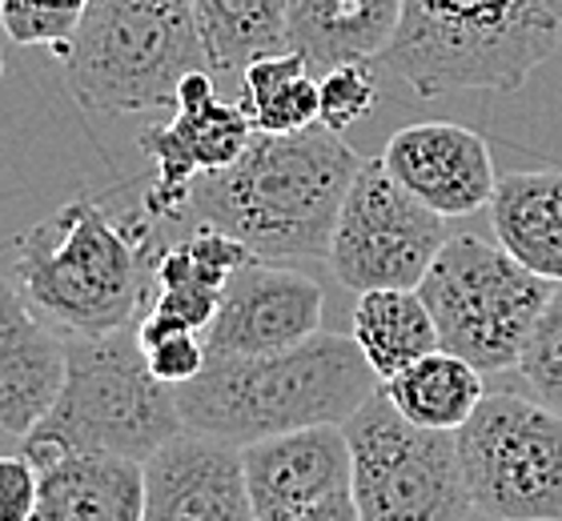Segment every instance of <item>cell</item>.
Returning a JSON list of instances; mask_svg holds the SVG:
<instances>
[{
    "label": "cell",
    "instance_id": "6da1fadb",
    "mask_svg": "<svg viewBox=\"0 0 562 521\" xmlns=\"http://www.w3.org/2000/svg\"><path fill=\"white\" fill-rule=\"evenodd\" d=\"M362 157L341 133H258L222 173H205L189 193L186 217L222 229L254 257H329L338 208Z\"/></svg>",
    "mask_w": 562,
    "mask_h": 521
},
{
    "label": "cell",
    "instance_id": "7a4b0ae2",
    "mask_svg": "<svg viewBox=\"0 0 562 521\" xmlns=\"http://www.w3.org/2000/svg\"><path fill=\"white\" fill-rule=\"evenodd\" d=\"M378 389L382 377L358 341L317 329L278 353L210 361L193 382L177 385V406L186 429L254 445L305 426H346Z\"/></svg>",
    "mask_w": 562,
    "mask_h": 521
},
{
    "label": "cell",
    "instance_id": "3957f363",
    "mask_svg": "<svg viewBox=\"0 0 562 521\" xmlns=\"http://www.w3.org/2000/svg\"><path fill=\"white\" fill-rule=\"evenodd\" d=\"M145 225L113 220L101 201L77 197L24 233L12 281L41 317L69 337L137 325L153 302Z\"/></svg>",
    "mask_w": 562,
    "mask_h": 521
},
{
    "label": "cell",
    "instance_id": "277c9868",
    "mask_svg": "<svg viewBox=\"0 0 562 521\" xmlns=\"http://www.w3.org/2000/svg\"><path fill=\"white\" fill-rule=\"evenodd\" d=\"M562 48V0H402L382 53L411 93H515Z\"/></svg>",
    "mask_w": 562,
    "mask_h": 521
},
{
    "label": "cell",
    "instance_id": "5b68a950",
    "mask_svg": "<svg viewBox=\"0 0 562 521\" xmlns=\"http://www.w3.org/2000/svg\"><path fill=\"white\" fill-rule=\"evenodd\" d=\"M186 429L177 389L153 377L137 341V325L101 337H69V370L57 401L29 433V462L53 453H121L149 462Z\"/></svg>",
    "mask_w": 562,
    "mask_h": 521
},
{
    "label": "cell",
    "instance_id": "8992f818",
    "mask_svg": "<svg viewBox=\"0 0 562 521\" xmlns=\"http://www.w3.org/2000/svg\"><path fill=\"white\" fill-rule=\"evenodd\" d=\"M57 60L69 93L109 116L165 109L189 72L210 69L193 0H89Z\"/></svg>",
    "mask_w": 562,
    "mask_h": 521
},
{
    "label": "cell",
    "instance_id": "52a82bcc",
    "mask_svg": "<svg viewBox=\"0 0 562 521\" xmlns=\"http://www.w3.org/2000/svg\"><path fill=\"white\" fill-rule=\"evenodd\" d=\"M418 293L438 325L442 349L482 373H506L518 370L554 281L530 273L498 241L458 233L434 257Z\"/></svg>",
    "mask_w": 562,
    "mask_h": 521
},
{
    "label": "cell",
    "instance_id": "ba28073f",
    "mask_svg": "<svg viewBox=\"0 0 562 521\" xmlns=\"http://www.w3.org/2000/svg\"><path fill=\"white\" fill-rule=\"evenodd\" d=\"M353 462V501L362 521H467L470 501L458 438L414 426L378 389L346 421Z\"/></svg>",
    "mask_w": 562,
    "mask_h": 521
},
{
    "label": "cell",
    "instance_id": "9c48e42d",
    "mask_svg": "<svg viewBox=\"0 0 562 521\" xmlns=\"http://www.w3.org/2000/svg\"><path fill=\"white\" fill-rule=\"evenodd\" d=\"M454 438L474 510L494 521H562V409L486 394Z\"/></svg>",
    "mask_w": 562,
    "mask_h": 521
},
{
    "label": "cell",
    "instance_id": "30bf717a",
    "mask_svg": "<svg viewBox=\"0 0 562 521\" xmlns=\"http://www.w3.org/2000/svg\"><path fill=\"white\" fill-rule=\"evenodd\" d=\"M446 241L442 213L414 197L386 161L374 157L350 181L326 261L350 293L418 290Z\"/></svg>",
    "mask_w": 562,
    "mask_h": 521
},
{
    "label": "cell",
    "instance_id": "8fae6325",
    "mask_svg": "<svg viewBox=\"0 0 562 521\" xmlns=\"http://www.w3.org/2000/svg\"><path fill=\"white\" fill-rule=\"evenodd\" d=\"M254 125L237 101H222L210 69L189 72L177 84L173 121L140 133V152L153 161L145 189V217L181 220L189 193L205 173H222L246 152Z\"/></svg>",
    "mask_w": 562,
    "mask_h": 521
},
{
    "label": "cell",
    "instance_id": "7c38bea8",
    "mask_svg": "<svg viewBox=\"0 0 562 521\" xmlns=\"http://www.w3.org/2000/svg\"><path fill=\"white\" fill-rule=\"evenodd\" d=\"M322 309L326 293L314 278L270 265L266 257H249L225 281L217 317L205 329V353L210 361H222L302 346L322 329Z\"/></svg>",
    "mask_w": 562,
    "mask_h": 521
},
{
    "label": "cell",
    "instance_id": "4fadbf2b",
    "mask_svg": "<svg viewBox=\"0 0 562 521\" xmlns=\"http://www.w3.org/2000/svg\"><path fill=\"white\" fill-rule=\"evenodd\" d=\"M145 521H261L241 445L181 429L145 462Z\"/></svg>",
    "mask_w": 562,
    "mask_h": 521
},
{
    "label": "cell",
    "instance_id": "5bb4252c",
    "mask_svg": "<svg viewBox=\"0 0 562 521\" xmlns=\"http://www.w3.org/2000/svg\"><path fill=\"white\" fill-rule=\"evenodd\" d=\"M382 161L414 197L442 217H470L491 205L498 173L491 145L454 121H418L386 140Z\"/></svg>",
    "mask_w": 562,
    "mask_h": 521
},
{
    "label": "cell",
    "instance_id": "9a60e30c",
    "mask_svg": "<svg viewBox=\"0 0 562 521\" xmlns=\"http://www.w3.org/2000/svg\"><path fill=\"white\" fill-rule=\"evenodd\" d=\"M69 370V341H60L21 285L0 278V429L24 438L53 409Z\"/></svg>",
    "mask_w": 562,
    "mask_h": 521
},
{
    "label": "cell",
    "instance_id": "2e32d148",
    "mask_svg": "<svg viewBox=\"0 0 562 521\" xmlns=\"http://www.w3.org/2000/svg\"><path fill=\"white\" fill-rule=\"evenodd\" d=\"M258 518L353 489L350 438L341 426H305L241 445Z\"/></svg>",
    "mask_w": 562,
    "mask_h": 521
},
{
    "label": "cell",
    "instance_id": "e0dca14e",
    "mask_svg": "<svg viewBox=\"0 0 562 521\" xmlns=\"http://www.w3.org/2000/svg\"><path fill=\"white\" fill-rule=\"evenodd\" d=\"M33 521H145V462L121 453L41 457Z\"/></svg>",
    "mask_w": 562,
    "mask_h": 521
},
{
    "label": "cell",
    "instance_id": "ac0fdd59",
    "mask_svg": "<svg viewBox=\"0 0 562 521\" xmlns=\"http://www.w3.org/2000/svg\"><path fill=\"white\" fill-rule=\"evenodd\" d=\"M290 48L317 72L350 60H378L402 21V0H285Z\"/></svg>",
    "mask_w": 562,
    "mask_h": 521
},
{
    "label": "cell",
    "instance_id": "d6986e66",
    "mask_svg": "<svg viewBox=\"0 0 562 521\" xmlns=\"http://www.w3.org/2000/svg\"><path fill=\"white\" fill-rule=\"evenodd\" d=\"M486 208L494 241L530 273L562 285V169L498 177Z\"/></svg>",
    "mask_w": 562,
    "mask_h": 521
},
{
    "label": "cell",
    "instance_id": "ffe728a7",
    "mask_svg": "<svg viewBox=\"0 0 562 521\" xmlns=\"http://www.w3.org/2000/svg\"><path fill=\"white\" fill-rule=\"evenodd\" d=\"M350 337L358 341L362 358L370 361V370L382 382L402 373L411 361L442 349L438 325H434L418 290L358 293V302L350 309Z\"/></svg>",
    "mask_w": 562,
    "mask_h": 521
},
{
    "label": "cell",
    "instance_id": "44dd1931",
    "mask_svg": "<svg viewBox=\"0 0 562 521\" xmlns=\"http://www.w3.org/2000/svg\"><path fill=\"white\" fill-rule=\"evenodd\" d=\"M382 389L414 426L446 429V433H458L467 426L470 414L486 397L482 370H474L467 358H458L450 349H434L426 358L411 361L402 373L386 377Z\"/></svg>",
    "mask_w": 562,
    "mask_h": 521
},
{
    "label": "cell",
    "instance_id": "7402d4cb",
    "mask_svg": "<svg viewBox=\"0 0 562 521\" xmlns=\"http://www.w3.org/2000/svg\"><path fill=\"white\" fill-rule=\"evenodd\" d=\"M193 21L213 77H241L254 57L290 48L285 0H193Z\"/></svg>",
    "mask_w": 562,
    "mask_h": 521
},
{
    "label": "cell",
    "instance_id": "603a6c76",
    "mask_svg": "<svg viewBox=\"0 0 562 521\" xmlns=\"http://www.w3.org/2000/svg\"><path fill=\"white\" fill-rule=\"evenodd\" d=\"M237 104L258 133H302L317 125L322 104H317L314 65L293 48L254 57L241 69Z\"/></svg>",
    "mask_w": 562,
    "mask_h": 521
},
{
    "label": "cell",
    "instance_id": "cb8c5ba5",
    "mask_svg": "<svg viewBox=\"0 0 562 521\" xmlns=\"http://www.w3.org/2000/svg\"><path fill=\"white\" fill-rule=\"evenodd\" d=\"M89 0H0V29L12 45L57 53L81 24Z\"/></svg>",
    "mask_w": 562,
    "mask_h": 521
},
{
    "label": "cell",
    "instance_id": "d4e9b609",
    "mask_svg": "<svg viewBox=\"0 0 562 521\" xmlns=\"http://www.w3.org/2000/svg\"><path fill=\"white\" fill-rule=\"evenodd\" d=\"M518 373L527 377L539 401L562 409V285H554L551 302L535 321V333L518 358Z\"/></svg>",
    "mask_w": 562,
    "mask_h": 521
},
{
    "label": "cell",
    "instance_id": "484cf974",
    "mask_svg": "<svg viewBox=\"0 0 562 521\" xmlns=\"http://www.w3.org/2000/svg\"><path fill=\"white\" fill-rule=\"evenodd\" d=\"M317 125L334 128V133H346L353 121H366L378 104V84L374 72L366 60H350V65H334V69L322 72L317 81Z\"/></svg>",
    "mask_w": 562,
    "mask_h": 521
},
{
    "label": "cell",
    "instance_id": "4316f807",
    "mask_svg": "<svg viewBox=\"0 0 562 521\" xmlns=\"http://www.w3.org/2000/svg\"><path fill=\"white\" fill-rule=\"evenodd\" d=\"M140 353H145V365L153 370V377H161L165 385H186L193 382L205 365H210V353H205V337L186 333V329H173V333H153L137 337Z\"/></svg>",
    "mask_w": 562,
    "mask_h": 521
},
{
    "label": "cell",
    "instance_id": "83f0119b",
    "mask_svg": "<svg viewBox=\"0 0 562 521\" xmlns=\"http://www.w3.org/2000/svg\"><path fill=\"white\" fill-rule=\"evenodd\" d=\"M41 474L24 453H0V521H33Z\"/></svg>",
    "mask_w": 562,
    "mask_h": 521
},
{
    "label": "cell",
    "instance_id": "f1b7e54d",
    "mask_svg": "<svg viewBox=\"0 0 562 521\" xmlns=\"http://www.w3.org/2000/svg\"><path fill=\"white\" fill-rule=\"evenodd\" d=\"M261 521H362V513H358L353 489H346V494H334V498H322V501H305V506L270 513V518H261Z\"/></svg>",
    "mask_w": 562,
    "mask_h": 521
},
{
    "label": "cell",
    "instance_id": "f546056e",
    "mask_svg": "<svg viewBox=\"0 0 562 521\" xmlns=\"http://www.w3.org/2000/svg\"><path fill=\"white\" fill-rule=\"evenodd\" d=\"M4 41H9V33L0 29V81H4Z\"/></svg>",
    "mask_w": 562,
    "mask_h": 521
}]
</instances>
